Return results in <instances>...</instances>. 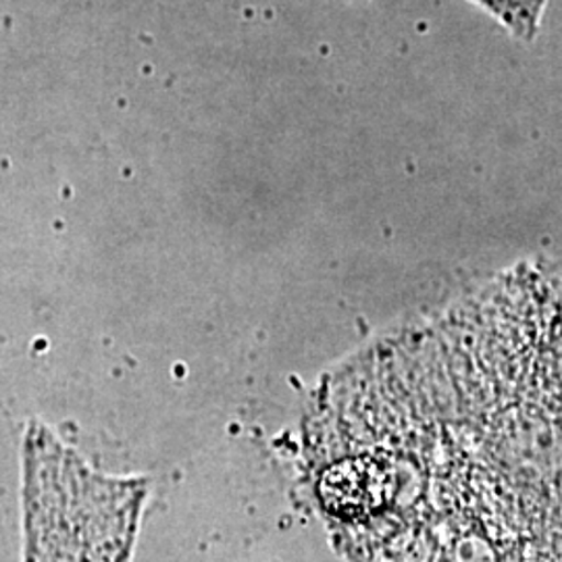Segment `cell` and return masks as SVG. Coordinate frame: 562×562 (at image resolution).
I'll return each instance as SVG.
<instances>
[{"instance_id":"6da1fadb","label":"cell","mask_w":562,"mask_h":562,"mask_svg":"<svg viewBox=\"0 0 562 562\" xmlns=\"http://www.w3.org/2000/svg\"><path fill=\"white\" fill-rule=\"evenodd\" d=\"M483 369H485V361H483ZM485 394H487V392H485ZM487 406H490V396H485V408H487Z\"/></svg>"}]
</instances>
